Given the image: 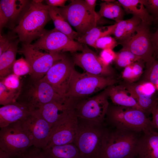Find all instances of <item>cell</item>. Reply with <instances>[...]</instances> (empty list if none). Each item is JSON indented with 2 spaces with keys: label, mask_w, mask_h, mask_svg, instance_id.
Listing matches in <instances>:
<instances>
[{
  "label": "cell",
  "mask_w": 158,
  "mask_h": 158,
  "mask_svg": "<svg viewBox=\"0 0 158 158\" xmlns=\"http://www.w3.org/2000/svg\"><path fill=\"white\" fill-rule=\"evenodd\" d=\"M106 126L98 158H135L142 133Z\"/></svg>",
  "instance_id": "obj_1"
},
{
  "label": "cell",
  "mask_w": 158,
  "mask_h": 158,
  "mask_svg": "<svg viewBox=\"0 0 158 158\" xmlns=\"http://www.w3.org/2000/svg\"><path fill=\"white\" fill-rule=\"evenodd\" d=\"M13 158H48L44 150L34 147H29Z\"/></svg>",
  "instance_id": "obj_33"
},
{
  "label": "cell",
  "mask_w": 158,
  "mask_h": 158,
  "mask_svg": "<svg viewBox=\"0 0 158 158\" xmlns=\"http://www.w3.org/2000/svg\"><path fill=\"white\" fill-rule=\"evenodd\" d=\"M116 25V23L104 29L97 26L95 27L80 36L77 41L83 44L88 45L95 48L97 40L101 37L112 34Z\"/></svg>",
  "instance_id": "obj_27"
},
{
  "label": "cell",
  "mask_w": 158,
  "mask_h": 158,
  "mask_svg": "<svg viewBox=\"0 0 158 158\" xmlns=\"http://www.w3.org/2000/svg\"><path fill=\"white\" fill-rule=\"evenodd\" d=\"M43 149L48 158H81L73 143L52 146Z\"/></svg>",
  "instance_id": "obj_26"
},
{
  "label": "cell",
  "mask_w": 158,
  "mask_h": 158,
  "mask_svg": "<svg viewBox=\"0 0 158 158\" xmlns=\"http://www.w3.org/2000/svg\"><path fill=\"white\" fill-rule=\"evenodd\" d=\"M127 23V20H123L116 23V25L112 34L114 36L116 39L120 42L124 39Z\"/></svg>",
  "instance_id": "obj_38"
},
{
  "label": "cell",
  "mask_w": 158,
  "mask_h": 158,
  "mask_svg": "<svg viewBox=\"0 0 158 158\" xmlns=\"http://www.w3.org/2000/svg\"><path fill=\"white\" fill-rule=\"evenodd\" d=\"M121 84L136 100L147 116L151 114L158 103L157 89L154 85L150 82L138 81L135 83L124 82Z\"/></svg>",
  "instance_id": "obj_16"
},
{
  "label": "cell",
  "mask_w": 158,
  "mask_h": 158,
  "mask_svg": "<svg viewBox=\"0 0 158 158\" xmlns=\"http://www.w3.org/2000/svg\"><path fill=\"white\" fill-rule=\"evenodd\" d=\"M17 97L6 88L0 81V104L3 106L16 101Z\"/></svg>",
  "instance_id": "obj_35"
},
{
  "label": "cell",
  "mask_w": 158,
  "mask_h": 158,
  "mask_svg": "<svg viewBox=\"0 0 158 158\" xmlns=\"http://www.w3.org/2000/svg\"><path fill=\"white\" fill-rule=\"evenodd\" d=\"M47 5L51 6L57 7H63L67 1L66 0H46L45 1Z\"/></svg>",
  "instance_id": "obj_42"
},
{
  "label": "cell",
  "mask_w": 158,
  "mask_h": 158,
  "mask_svg": "<svg viewBox=\"0 0 158 158\" xmlns=\"http://www.w3.org/2000/svg\"><path fill=\"white\" fill-rule=\"evenodd\" d=\"M117 44L118 43L115 39L109 35L106 36L101 37L97 40L95 48L113 49Z\"/></svg>",
  "instance_id": "obj_34"
},
{
  "label": "cell",
  "mask_w": 158,
  "mask_h": 158,
  "mask_svg": "<svg viewBox=\"0 0 158 158\" xmlns=\"http://www.w3.org/2000/svg\"><path fill=\"white\" fill-rule=\"evenodd\" d=\"M18 52L24 56L30 66V76L37 80L42 78L55 63L66 56L62 53L43 52L31 44L23 43Z\"/></svg>",
  "instance_id": "obj_8"
},
{
  "label": "cell",
  "mask_w": 158,
  "mask_h": 158,
  "mask_svg": "<svg viewBox=\"0 0 158 158\" xmlns=\"http://www.w3.org/2000/svg\"><path fill=\"white\" fill-rule=\"evenodd\" d=\"M1 82L10 92L15 95L17 98L19 94L22 84L20 77L12 73L0 79Z\"/></svg>",
  "instance_id": "obj_29"
},
{
  "label": "cell",
  "mask_w": 158,
  "mask_h": 158,
  "mask_svg": "<svg viewBox=\"0 0 158 158\" xmlns=\"http://www.w3.org/2000/svg\"><path fill=\"white\" fill-rule=\"evenodd\" d=\"M118 82L112 77L100 76L85 72L81 73L74 68L66 97L77 99L87 97Z\"/></svg>",
  "instance_id": "obj_6"
},
{
  "label": "cell",
  "mask_w": 158,
  "mask_h": 158,
  "mask_svg": "<svg viewBox=\"0 0 158 158\" xmlns=\"http://www.w3.org/2000/svg\"><path fill=\"white\" fill-rule=\"evenodd\" d=\"M104 123L109 127L139 132L155 129L152 121L143 111L114 104H109Z\"/></svg>",
  "instance_id": "obj_3"
},
{
  "label": "cell",
  "mask_w": 158,
  "mask_h": 158,
  "mask_svg": "<svg viewBox=\"0 0 158 158\" xmlns=\"http://www.w3.org/2000/svg\"><path fill=\"white\" fill-rule=\"evenodd\" d=\"M31 112L26 107L17 101L3 106L0 108V128L21 121Z\"/></svg>",
  "instance_id": "obj_21"
},
{
  "label": "cell",
  "mask_w": 158,
  "mask_h": 158,
  "mask_svg": "<svg viewBox=\"0 0 158 158\" xmlns=\"http://www.w3.org/2000/svg\"><path fill=\"white\" fill-rule=\"evenodd\" d=\"M81 52L75 53L73 61L85 72L90 74L104 77H112L113 71L109 66L105 65L99 56L85 44Z\"/></svg>",
  "instance_id": "obj_17"
},
{
  "label": "cell",
  "mask_w": 158,
  "mask_h": 158,
  "mask_svg": "<svg viewBox=\"0 0 158 158\" xmlns=\"http://www.w3.org/2000/svg\"><path fill=\"white\" fill-rule=\"evenodd\" d=\"M148 26L142 23L132 35L119 43L122 46L121 50L131 52L145 63L146 68L155 60Z\"/></svg>",
  "instance_id": "obj_12"
},
{
  "label": "cell",
  "mask_w": 158,
  "mask_h": 158,
  "mask_svg": "<svg viewBox=\"0 0 158 158\" xmlns=\"http://www.w3.org/2000/svg\"><path fill=\"white\" fill-rule=\"evenodd\" d=\"M58 8L69 24L80 35L97 26L101 17L90 9L85 0H72L68 5Z\"/></svg>",
  "instance_id": "obj_7"
},
{
  "label": "cell",
  "mask_w": 158,
  "mask_h": 158,
  "mask_svg": "<svg viewBox=\"0 0 158 158\" xmlns=\"http://www.w3.org/2000/svg\"><path fill=\"white\" fill-rule=\"evenodd\" d=\"M17 35H11L0 34V55L7 50L13 42L17 38Z\"/></svg>",
  "instance_id": "obj_37"
},
{
  "label": "cell",
  "mask_w": 158,
  "mask_h": 158,
  "mask_svg": "<svg viewBox=\"0 0 158 158\" xmlns=\"http://www.w3.org/2000/svg\"><path fill=\"white\" fill-rule=\"evenodd\" d=\"M135 158H158V132L154 130L142 133Z\"/></svg>",
  "instance_id": "obj_20"
},
{
  "label": "cell",
  "mask_w": 158,
  "mask_h": 158,
  "mask_svg": "<svg viewBox=\"0 0 158 158\" xmlns=\"http://www.w3.org/2000/svg\"><path fill=\"white\" fill-rule=\"evenodd\" d=\"M152 123L155 128L158 129V103L153 109Z\"/></svg>",
  "instance_id": "obj_41"
},
{
  "label": "cell",
  "mask_w": 158,
  "mask_h": 158,
  "mask_svg": "<svg viewBox=\"0 0 158 158\" xmlns=\"http://www.w3.org/2000/svg\"><path fill=\"white\" fill-rule=\"evenodd\" d=\"M32 45L40 50L47 52L62 53L68 51L75 53L82 51L83 44L72 40L55 28L46 30Z\"/></svg>",
  "instance_id": "obj_13"
},
{
  "label": "cell",
  "mask_w": 158,
  "mask_h": 158,
  "mask_svg": "<svg viewBox=\"0 0 158 158\" xmlns=\"http://www.w3.org/2000/svg\"><path fill=\"white\" fill-rule=\"evenodd\" d=\"M33 146L20 121L1 128L0 150L13 158Z\"/></svg>",
  "instance_id": "obj_9"
},
{
  "label": "cell",
  "mask_w": 158,
  "mask_h": 158,
  "mask_svg": "<svg viewBox=\"0 0 158 158\" xmlns=\"http://www.w3.org/2000/svg\"><path fill=\"white\" fill-rule=\"evenodd\" d=\"M26 0L0 1V31L9 23L15 21L28 4Z\"/></svg>",
  "instance_id": "obj_19"
},
{
  "label": "cell",
  "mask_w": 158,
  "mask_h": 158,
  "mask_svg": "<svg viewBox=\"0 0 158 158\" xmlns=\"http://www.w3.org/2000/svg\"><path fill=\"white\" fill-rule=\"evenodd\" d=\"M157 90H158V83L155 85Z\"/></svg>",
  "instance_id": "obj_45"
},
{
  "label": "cell",
  "mask_w": 158,
  "mask_h": 158,
  "mask_svg": "<svg viewBox=\"0 0 158 158\" xmlns=\"http://www.w3.org/2000/svg\"><path fill=\"white\" fill-rule=\"evenodd\" d=\"M0 158H11L7 152L0 150Z\"/></svg>",
  "instance_id": "obj_44"
},
{
  "label": "cell",
  "mask_w": 158,
  "mask_h": 158,
  "mask_svg": "<svg viewBox=\"0 0 158 158\" xmlns=\"http://www.w3.org/2000/svg\"><path fill=\"white\" fill-rule=\"evenodd\" d=\"M21 82L20 90L16 101L31 112L37 110L47 103L64 102L67 99L59 95L43 78L35 79L29 76Z\"/></svg>",
  "instance_id": "obj_4"
},
{
  "label": "cell",
  "mask_w": 158,
  "mask_h": 158,
  "mask_svg": "<svg viewBox=\"0 0 158 158\" xmlns=\"http://www.w3.org/2000/svg\"><path fill=\"white\" fill-rule=\"evenodd\" d=\"M158 96V95H157Z\"/></svg>",
  "instance_id": "obj_46"
},
{
  "label": "cell",
  "mask_w": 158,
  "mask_h": 158,
  "mask_svg": "<svg viewBox=\"0 0 158 158\" xmlns=\"http://www.w3.org/2000/svg\"><path fill=\"white\" fill-rule=\"evenodd\" d=\"M75 105L66 110L51 128L47 147L73 143L78 126Z\"/></svg>",
  "instance_id": "obj_11"
},
{
  "label": "cell",
  "mask_w": 158,
  "mask_h": 158,
  "mask_svg": "<svg viewBox=\"0 0 158 158\" xmlns=\"http://www.w3.org/2000/svg\"><path fill=\"white\" fill-rule=\"evenodd\" d=\"M138 81L150 82L155 85L158 83V59L146 68Z\"/></svg>",
  "instance_id": "obj_30"
},
{
  "label": "cell",
  "mask_w": 158,
  "mask_h": 158,
  "mask_svg": "<svg viewBox=\"0 0 158 158\" xmlns=\"http://www.w3.org/2000/svg\"><path fill=\"white\" fill-rule=\"evenodd\" d=\"M141 23V19L135 16H133L131 18L127 20L124 39L123 41L132 35Z\"/></svg>",
  "instance_id": "obj_36"
},
{
  "label": "cell",
  "mask_w": 158,
  "mask_h": 158,
  "mask_svg": "<svg viewBox=\"0 0 158 158\" xmlns=\"http://www.w3.org/2000/svg\"><path fill=\"white\" fill-rule=\"evenodd\" d=\"M42 0H32L20 18L18 25L13 29L20 41L29 44L39 38L46 30L44 28L51 20L49 14V6L42 3Z\"/></svg>",
  "instance_id": "obj_2"
},
{
  "label": "cell",
  "mask_w": 158,
  "mask_h": 158,
  "mask_svg": "<svg viewBox=\"0 0 158 158\" xmlns=\"http://www.w3.org/2000/svg\"><path fill=\"white\" fill-rule=\"evenodd\" d=\"M109 87L96 95L78 100L75 107L78 117L104 123L109 105Z\"/></svg>",
  "instance_id": "obj_10"
},
{
  "label": "cell",
  "mask_w": 158,
  "mask_h": 158,
  "mask_svg": "<svg viewBox=\"0 0 158 158\" xmlns=\"http://www.w3.org/2000/svg\"><path fill=\"white\" fill-rule=\"evenodd\" d=\"M31 72L30 66L25 58L22 57L16 60L13 66L12 73L20 77L30 75Z\"/></svg>",
  "instance_id": "obj_32"
},
{
  "label": "cell",
  "mask_w": 158,
  "mask_h": 158,
  "mask_svg": "<svg viewBox=\"0 0 158 158\" xmlns=\"http://www.w3.org/2000/svg\"><path fill=\"white\" fill-rule=\"evenodd\" d=\"M22 126L35 147L44 149L47 146L51 128L37 110L20 121Z\"/></svg>",
  "instance_id": "obj_15"
},
{
  "label": "cell",
  "mask_w": 158,
  "mask_h": 158,
  "mask_svg": "<svg viewBox=\"0 0 158 158\" xmlns=\"http://www.w3.org/2000/svg\"><path fill=\"white\" fill-rule=\"evenodd\" d=\"M74 64L66 56L55 63L42 78L62 97L66 98Z\"/></svg>",
  "instance_id": "obj_14"
},
{
  "label": "cell",
  "mask_w": 158,
  "mask_h": 158,
  "mask_svg": "<svg viewBox=\"0 0 158 158\" xmlns=\"http://www.w3.org/2000/svg\"><path fill=\"white\" fill-rule=\"evenodd\" d=\"M78 126L73 144L81 158H98L107 128L103 123L78 118Z\"/></svg>",
  "instance_id": "obj_5"
},
{
  "label": "cell",
  "mask_w": 158,
  "mask_h": 158,
  "mask_svg": "<svg viewBox=\"0 0 158 158\" xmlns=\"http://www.w3.org/2000/svg\"><path fill=\"white\" fill-rule=\"evenodd\" d=\"M116 53L113 49H103L101 52L99 57L102 63L107 66L114 61L116 57Z\"/></svg>",
  "instance_id": "obj_39"
},
{
  "label": "cell",
  "mask_w": 158,
  "mask_h": 158,
  "mask_svg": "<svg viewBox=\"0 0 158 158\" xmlns=\"http://www.w3.org/2000/svg\"><path fill=\"white\" fill-rule=\"evenodd\" d=\"M125 11L141 19L142 23L149 25L153 20L145 6V0H118Z\"/></svg>",
  "instance_id": "obj_23"
},
{
  "label": "cell",
  "mask_w": 158,
  "mask_h": 158,
  "mask_svg": "<svg viewBox=\"0 0 158 158\" xmlns=\"http://www.w3.org/2000/svg\"><path fill=\"white\" fill-rule=\"evenodd\" d=\"M153 56L155 60L158 59V28L154 33L151 34Z\"/></svg>",
  "instance_id": "obj_40"
},
{
  "label": "cell",
  "mask_w": 158,
  "mask_h": 158,
  "mask_svg": "<svg viewBox=\"0 0 158 158\" xmlns=\"http://www.w3.org/2000/svg\"><path fill=\"white\" fill-rule=\"evenodd\" d=\"M109 97L115 105L136 108L144 111L136 100L128 92L121 84L109 87Z\"/></svg>",
  "instance_id": "obj_22"
},
{
  "label": "cell",
  "mask_w": 158,
  "mask_h": 158,
  "mask_svg": "<svg viewBox=\"0 0 158 158\" xmlns=\"http://www.w3.org/2000/svg\"><path fill=\"white\" fill-rule=\"evenodd\" d=\"M49 14L53 22L55 28L67 36L71 39L77 40L80 35L74 31L60 13L58 7L49 6Z\"/></svg>",
  "instance_id": "obj_25"
},
{
  "label": "cell",
  "mask_w": 158,
  "mask_h": 158,
  "mask_svg": "<svg viewBox=\"0 0 158 158\" xmlns=\"http://www.w3.org/2000/svg\"><path fill=\"white\" fill-rule=\"evenodd\" d=\"M20 42L18 37L12 42L9 48L0 55V78L12 73L13 64L18 52V45Z\"/></svg>",
  "instance_id": "obj_24"
},
{
  "label": "cell",
  "mask_w": 158,
  "mask_h": 158,
  "mask_svg": "<svg viewBox=\"0 0 158 158\" xmlns=\"http://www.w3.org/2000/svg\"><path fill=\"white\" fill-rule=\"evenodd\" d=\"M85 3L87 6L92 11L96 12L95 8L96 4V0H85Z\"/></svg>",
  "instance_id": "obj_43"
},
{
  "label": "cell",
  "mask_w": 158,
  "mask_h": 158,
  "mask_svg": "<svg viewBox=\"0 0 158 158\" xmlns=\"http://www.w3.org/2000/svg\"><path fill=\"white\" fill-rule=\"evenodd\" d=\"M100 6V9L98 13L101 17L113 20L116 23L123 20L124 11L118 1H104L101 3Z\"/></svg>",
  "instance_id": "obj_28"
},
{
  "label": "cell",
  "mask_w": 158,
  "mask_h": 158,
  "mask_svg": "<svg viewBox=\"0 0 158 158\" xmlns=\"http://www.w3.org/2000/svg\"><path fill=\"white\" fill-rule=\"evenodd\" d=\"M75 100L68 97L64 102L53 101L44 104L37 110L51 128L64 112L75 104Z\"/></svg>",
  "instance_id": "obj_18"
},
{
  "label": "cell",
  "mask_w": 158,
  "mask_h": 158,
  "mask_svg": "<svg viewBox=\"0 0 158 158\" xmlns=\"http://www.w3.org/2000/svg\"><path fill=\"white\" fill-rule=\"evenodd\" d=\"M116 57L114 61L116 65L121 68H125L134 62L141 60L130 51L121 50L116 53Z\"/></svg>",
  "instance_id": "obj_31"
}]
</instances>
